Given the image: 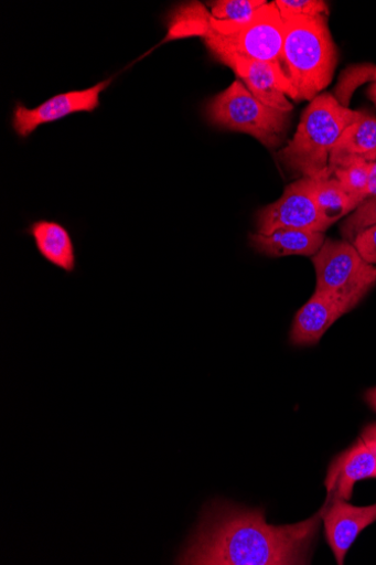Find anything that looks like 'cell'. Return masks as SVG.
I'll return each instance as SVG.
<instances>
[{
  "label": "cell",
  "mask_w": 376,
  "mask_h": 565,
  "mask_svg": "<svg viewBox=\"0 0 376 565\" xmlns=\"http://www.w3.org/2000/svg\"><path fill=\"white\" fill-rule=\"evenodd\" d=\"M353 245L367 264L376 266V226L358 234L353 241Z\"/></svg>",
  "instance_id": "obj_23"
},
{
  "label": "cell",
  "mask_w": 376,
  "mask_h": 565,
  "mask_svg": "<svg viewBox=\"0 0 376 565\" xmlns=\"http://www.w3.org/2000/svg\"><path fill=\"white\" fill-rule=\"evenodd\" d=\"M256 225L257 233L261 235H270L278 230L325 233L332 226L318 209L310 178L292 183L278 201L261 209Z\"/></svg>",
  "instance_id": "obj_7"
},
{
  "label": "cell",
  "mask_w": 376,
  "mask_h": 565,
  "mask_svg": "<svg viewBox=\"0 0 376 565\" xmlns=\"http://www.w3.org/2000/svg\"><path fill=\"white\" fill-rule=\"evenodd\" d=\"M359 158H363L367 162H376V149L372 152L366 153V156Z\"/></svg>",
  "instance_id": "obj_28"
},
{
  "label": "cell",
  "mask_w": 376,
  "mask_h": 565,
  "mask_svg": "<svg viewBox=\"0 0 376 565\" xmlns=\"http://www.w3.org/2000/svg\"><path fill=\"white\" fill-rule=\"evenodd\" d=\"M284 22L282 60L290 83V98L312 100L330 86L339 64L329 17H301Z\"/></svg>",
  "instance_id": "obj_3"
},
{
  "label": "cell",
  "mask_w": 376,
  "mask_h": 565,
  "mask_svg": "<svg viewBox=\"0 0 376 565\" xmlns=\"http://www.w3.org/2000/svg\"><path fill=\"white\" fill-rule=\"evenodd\" d=\"M211 13L200 3L184 7L178 10L171 21L166 40L182 39L186 36L203 38L210 28Z\"/></svg>",
  "instance_id": "obj_18"
},
{
  "label": "cell",
  "mask_w": 376,
  "mask_h": 565,
  "mask_svg": "<svg viewBox=\"0 0 376 565\" xmlns=\"http://www.w3.org/2000/svg\"><path fill=\"white\" fill-rule=\"evenodd\" d=\"M376 84V65L357 64L348 66L340 76L334 96L345 108H350L356 89L366 83Z\"/></svg>",
  "instance_id": "obj_19"
},
{
  "label": "cell",
  "mask_w": 376,
  "mask_h": 565,
  "mask_svg": "<svg viewBox=\"0 0 376 565\" xmlns=\"http://www.w3.org/2000/svg\"><path fill=\"white\" fill-rule=\"evenodd\" d=\"M111 82L112 78L86 89L52 96L34 109H29L19 103L13 114V128L20 137L25 138L42 125L79 113H93L99 107L100 94L109 87Z\"/></svg>",
  "instance_id": "obj_8"
},
{
  "label": "cell",
  "mask_w": 376,
  "mask_h": 565,
  "mask_svg": "<svg viewBox=\"0 0 376 565\" xmlns=\"http://www.w3.org/2000/svg\"><path fill=\"white\" fill-rule=\"evenodd\" d=\"M284 29L286 22L273 2L243 23L221 22L211 17L202 39L213 57L229 68L241 61L262 62L272 64L288 78L282 60Z\"/></svg>",
  "instance_id": "obj_4"
},
{
  "label": "cell",
  "mask_w": 376,
  "mask_h": 565,
  "mask_svg": "<svg viewBox=\"0 0 376 565\" xmlns=\"http://www.w3.org/2000/svg\"><path fill=\"white\" fill-rule=\"evenodd\" d=\"M315 290L346 298L356 305L376 285V266L367 264L353 243L326 239L312 256Z\"/></svg>",
  "instance_id": "obj_6"
},
{
  "label": "cell",
  "mask_w": 376,
  "mask_h": 565,
  "mask_svg": "<svg viewBox=\"0 0 376 565\" xmlns=\"http://www.w3.org/2000/svg\"><path fill=\"white\" fill-rule=\"evenodd\" d=\"M28 233L47 264L66 275H74L77 271L76 246L72 234L63 224L40 220L29 226Z\"/></svg>",
  "instance_id": "obj_13"
},
{
  "label": "cell",
  "mask_w": 376,
  "mask_h": 565,
  "mask_svg": "<svg viewBox=\"0 0 376 565\" xmlns=\"http://www.w3.org/2000/svg\"><path fill=\"white\" fill-rule=\"evenodd\" d=\"M327 542L337 564L345 556L363 530L376 522V503L355 507L346 500H334L321 508Z\"/></svg>",
  "instance_id": "obj_10"
},
{
  "label": "cell",
  "mask_w": 376,
  "mask_h": 565,
  "mask_svg": "<svg viewBox=\"0 0 376 565\" xmlns=\"http://www.w3.org/2000/svg\"><path fill=\"white\" fill-rule=\"evenodd\" d=\"M366 479H376V456L359 438L332 461L325 481L326 503L350 501L355 483Z\"/></svg>",
  "instance_id": "obj_11"
},
{
  "label": "cell",
  "mask_w": 376,
  "mask_h": 565,
  "mask_svg": "<svg viewBox=\"0 0 376 565\" xmlns=\"http://www.w3.org/2000/svg\"><path fill=\"white\" fill-rule=\"evenodd\" d=\"M376 196V162L372 163L368 184L363 195V201Z\"/></svg>",
  "instance_id": "obj_25"
},
{
  "label": "cell",
  "mask_w": 376,
  "mask_h": 565,
  "mask_svg": "<svg viewBox=\"0 0 376 565\" xmlns=\"http://www.w3.org/2000/svg\"><path fill=\"white\" fill-rule=\"evenodd\" d=\"M372 163L363 158L353 157L342 160L331 171L342 188L353 198L356 205L363 202Z\"/></svg>",
  "instance_id": "obj_17"
},
{
  "label": "cell",
  "mask_w": 376,
  "mask_h": 565,
  "mask_svg": "<svg viewBox=\"0 0 376 565\" xmlns=\"http://www.w3.org/2000/svg\"><path fill=\"white\" fill-rule=\"evenodd\" d=\"M325 241L324 233L301 230H278L270 235H249L251 247L271 258H283L289 255L313 256Z\"/></svg>",
  "instance_id": "obj_14"
},
{
  "label": "cell",
  "mask_w": 376,
  "mask_h": 565,
  "mask_svg": "<svg viewBox=\"0 0 376 565\" xmlns=\"http://www.w3.org/2000/svg\"><path fill=\"white\" fill-rule=\"evenodd\" d=\"M375 149L376 119L366 114L363 119L351 125L336 143L330 160V172L342 160L353 157H364Z\"/></svg>",
  "instance_id": "obj_15"
},
{
  "label": "cell",
  "mask_w": 376,
  "mask_h": 565,
  "mask_svg": "<svg viewBox=\"0 0 376 565\" xmlns=\"http://www.w3.org/2000/svg\"><path fill=\"white\" fill-rule=\"evenodd\" d=\"M367 97L374 103L376 107V84H372L367 89Z\"/></svg>",
  "instance_id": "obj_27"
},
{
  "label": "cell",
  "mask_w": 376,
  "mask_h": 565,
  "mask_svg": "<svg viewBox=\"0 0 376 565\" xmlns=\"http://www.w3.org/2000/svg\"><path fill=\"white\" fill-rule=\"evenodd\" d=\"M205 114L212 125L247 134L270 149L282 145L290 128V114L262 105L239 79L214 96Z\"/></svg>",
  "instance_id": "obj_5"
},
{
  "label": "cell",
  "mask_w": 376,
  "mask_h": 565,
  "mask_svg": "<svg viewBox=\"0 0 376 565\" xmlns=\"http://www.w3.org/2000/svg\"><path fill=\"white\" fill-rule=\"evenodd\" d=\"M365 401L376 413V386L365 393Z\"/></svg>",
  "instance_id": "obj_26"
},
{
  "label": "cell",
  "mask_w": 376,
  "mask_h": 565,
  "mask_svg": "<svg viewBox=\"0 0 376 565\" xmlns=\"http://www.w3.org/2000/svg\"><path fill=\"white\" fill-rule=\"evenodd\" d=\"M361 438L365 443V445L376 456V423L367 425L363 429V431L361 434Z\"/></svg>",
  "instance_id": "obj_24"
},
{
  "label": "cell",
  "mask_w": 376,
  "mask_h": 565,
  "mask_svg": "<svg viewBox=\"0 0 376 565\" xmlns=\"http://www.w3.org/2000/svg\"><path fill=\"white\" fill-rule=\"evenodd\" d=\"M312 193L320 213L331 225L357 207L353 198L334 177L312 180Z\"/></svg>",
  "instance_id": "obj_16"
},
{
  "label": "cell",
  "mask_w": 376,
  "mask_h": 565,
  "mask_svg": "<svg viewBox=\"0 0 376 565\" xmlns=\"http://www.w3.org/2000/svg\"><path fill=\"white\" fill-rule=\"evenodd\" d=\"M366 113L345 108L332 93H321L302 114L293 139L278 153L280 162L302 178H331L332 151L344 131Z\"/></svg>",
  "instance_id": "obj_2"
},
{
  "label": "cell",
  "mask_w": 376,
  "mask_h": 565,
  "mask_svg": "<svg viewBox=\"0 0 376 565\" xmlns=\"http://www.w3.org/2000/svg\"><path fill=\"white\" fill-rule=\"evenodd\" d=\"M357 305L346 298L315 290L297 313L290 333L294 345H314Z\"/></svg>",
  "instance_id": "obj_9"
},
{
  "label": "cell",
  "mask_w": 376,
  "mask_h": 565,
  "mask_svg": "<svg viewBox=\"0 0 376 565\" xmlns=\"http://www.w3.org/2000/svg\"><path fill=\"white\" fill-rule=\"evenodd\" d=\"M232 70L262 105L287 114L293 110L289 81L272 64L241 61Z\"/></svg>",
  "instance_id": "obj_12"
},
{
  "label": "cell",
  "mask_w": 376,
  "mask_h": 565,
  "mask_svg": "<svg viewBox=\"0 0 376 565\" xmlns=\"http://www.w3.org/2000/svg\"><path fill=\"white\" fill-rule=\"evenodd\" d=\"M322 521L321 509L311 519L284 526L267 524L265 511L225 500H213L176 558L187 565L310 564Z\"/></svg>",
  "instance_id": "obj_1"
},
{
  "label": "cell",
  "mask_w": 376,
  "mask_h": 565,
  "mask_svg": "<svg viewBox=\"0 0 376 565\" xmlns=\"http://www.w3.org/2000/svg\"><path fill=\"white\" fill-rule=\"evenodd\" d=\"M376 226V196L361 202L356 210L343 222L341 233L343 239L353 243L358 234Z\"/></svg>",
  "instance_id": "obj_21"
},
{
  "label": "cell",
  "mask_w": 376,
  "mask_h": 565,
  "mask_svg": "<svg viewBox=\"0 0 376 565\" xmlns=\"http://www.w3.org/2000/svg\"><path fill=\"white\" fill-rule=\"evenodd\" d=\"M275 3L283 21L301 17L330 15L327 3L321 0H277Z\"/></svg>",
  "instance_id": "obj_22"
},
{
  "label": "cell",
  "mask_w": 376,
  "mask_h": 565,
  "mask_svg": "<svg viewBox=\"0 0 376 565\" xmlns=\"http://www.w3.org/2000/svg\"><path fill=\"white\" fill-rule=\"evenodd\" d=\"M267 2L265 0H217L208 4L214 20L243 23L249 20Z\"/></svg>",
  "instance_id": "obj_20"
}]
</instances>
